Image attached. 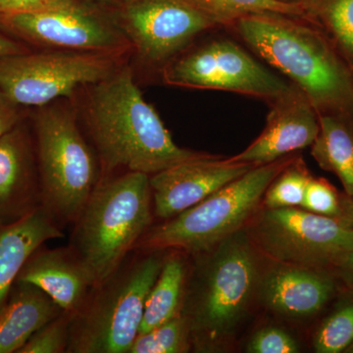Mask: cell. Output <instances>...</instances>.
Wrapping results in <instances>:
<instances>
[{
  "label": "cell",
  "instance_id": "cell-11",
  "mask_svg": "<svg viewBox=\"0 0 353 353\" xmlns=\"http://www.w3.org/2000/svg\"><path fill=\"white\" fill-rule=\"evenodd\" d=\"M122 27L139 57L164 69L218 23L185 0H130L121 13Z\"/></svg>",
  "mask_w": 353,
  "mask_h": 353
},
{
  "label": "cell",
  "instance_id": "cell-7",
  "mask_svg": "<svg viewBox=\"0 0 353 353\" xmlns=\"http://www.w3.org/2000/svg\"><path fill=\"white\" fill-rule=\"evenodd\" d=\"M43 205L63 229L73 225L95 188L99 167L72 114L51 108L36 120Z\"/></svg>",
  "mask_w": 353,
  "mask_h": 353
},
{
  "label": "cell",
  "instance_id": "cell-9",
  "mask_svg": "<svg viewBox=\"0 0 353 353\" xmlns=\"http://www.w3.org/2000/svg\"><path fill=\"white\" fill-rule=\"evenodd\" d=\"M252 236L281 263L321 270L334 269L353 248V230L340 220L297 208L265 209Z\"/></svg>",
  "mask_w": 353,
  "mask_h": 353
},
{
  "label": "cell",
  "instance_id": "cell-13",
  "mask_svg": "<svg viewBox=\"0 0 353 353\" xmlns=\"http://www.w3.org/2000/svg\"><path fill=\"white\" fill-rule=\"evenodd\" d=\"M269 104L266 125L259 138L243 152L227 158L228 161L260 166L314 143L320 131L319 114L303 90L290 82L288 90Z\"/></svg>",
  "mask_w": 353,
  "mask_h": 353
},
{
  "label": "cell",
  "instance_id": "cell-17",
  "mask_svg": "<svg viewBox=\"0 0 353 353\" xmlns=\"http://www.w3.org/2000/svg\"><path fill=\"white\" fill-rule=\"evenodd\" d=\"M43 205L41 179L19 127L0 137V222L19 219Z\"/></svg>",
  "mask_w": 353,
  "mask_h": 353
},
{
  "label": "cell",
  "instance_id": "cell-8",
  "mask_svg": "<svg viewBox=\"0 0 353 353\" xmlns=\"http://www.w3.org/2000/svg\"><path fill=\"white\" fill-rule=\"evenodd\" d=\"M254 57L234 39L216 37L183 51L165 67L163 79L178 87L225 90L269 102L290 82Z\"/></svg>",
  "mask_w": 353,
  "mask_h": 353
},
{
  "label": "cell",
  "instance_id": "cell-25",
  "mask_svg": "<svg viewBox=\"0 0 353 353\" xmlns=\"http://www.w3.org/2000/svg\"><path fill=\"white\" fill-rule=\"evenodd\" d=\"M301 157H296L270 183L263 196L268 209L297 208L303 202L306 185L311 178Z\"/></svg>",
  "mask_w": 353,
  "mask_h": 353
},
{
  "label": "cell",
  "instance_id": "cell-33",
  "mask_svg": "<svg viewBox=\"0 0 353 353\" xmlns=\"http://www.w3.org/2000/svg\"><path fill=\"white\" fill-rule=\"evenodd\" d=\"M340 206V214L336 219L353 230V196H347V194H341Z\"/></svg>",
  "mask_w": 353,
  "mask_h": 353
},
{
  "label": "cell",
  "instance_id": "cell-19",
  "mask_svg": "<svg viewBox=\"0 0 353 353\" xmlns=\"http://www.w3.org/2000/svg\"><path fill=\"white\" fill-rule=\"evenodd\" d=\"M62 312L39 288L15 282L0 308V353H18L32 334Z\"/></svg>",
  "mask_w": 353,
  "mask_h": 353
},
{
  "label": "cell",
  "instance_id": "cell-31",
  "mask_svg": "<svg viewBox=\"0 0 353 353\" xmlns=\"http://www.w3.org/2000/svg\"><path fill=\"white\" fill-rule=\"evenodd\" d=\"M334 270L347 287L353 290V248L334 266Z\"/></svg>",
  "mask_w": 353,
  "mask_h": 353
},
{
  "label": "cell",
  "instance_id": "cell-28",
  "mask_svg": "<svg viewBox=\"0 0 353 353\" xmlns=\"http://www.w3.org/2000/svg\"><path fill=\"white\" fill-rule=\"evenodd\" d=\"M341 194L323 178L311 176L306 185L301 208L315 214L338 218Z\"/></svg>",
  "mask_w": 353,
  "mask_h": 353
},
{
  "label": "cell",
  "instance_id": "cell-15",
  "mask_svg": "<svg viewBox=\"0 0 353 353\" xmlns=\"http://www.w3.org/2000/svg\"><path fill=\"white\" fill-rule=\"evenodd\" d=\"M257 288L262 303L274 312L288 317H309L331 301L336 281L327 270L284 264L271 269Z\"/></svg>",
  "mask_w": 353,
  "mask_h": 353
},
{
  "label": "cell",
  "instance_id": "cell-18",
  "mask_svg": "<svg viewBox=\"0 0 353 353\" xmlns=\"http://www.w3.org/2000/svg\"><path fill=\"white\" fill-rule=\"evenodd\" d=\"M63 236L62 228L43 205L13 222H0V308L32 253L46 241Z\"/></svg>",
  "mask_w": 353,
  "mask_h": 353
},
{
  "label": "cell",
  "instance_id": "cell-27",
  "mask_svg": "<svg viewBox=\"0 0 353 353\" xmlns=\"http://www.w3.org/2000/svg\"><path fill=\"white\" fill-rule=\"evenodd\" d=\"M72 317V313L63 311L32 334L18 353L67 352Z\"/></svg>",
  "mask_w": 353,
  "mask_h": 353
},
{
  "label": "cell",
  "instance_id": "cell-35",
  "mask_svg": "<svg viewBox=\"0 0 353 353\" xmlns=\"http://www.w3.org/2000/svg\"><path fill=\"white\" fill-rule=\"evenodd\" d=\"M277 1L283 2V3L299 4L301 0H277Z\"/></svg>",
  "mask_w": 353,
  "mask_h": 353
},
{
  "label": "cell",
  "instance_id": "cell-26",
  "mask_svg": "<svg viewBox=\"0 0 353 353\" xmlns=\"http://www.w3.org/2000/svg\"><path fill=\"white\" fill-rule=\"evenodd\" d=\"M353 343V299L343 301L319 325L313 336L318 353L347 352Z\"/></svg>",
  "mask_w": 353,
  "mask_h": 353
},
{
  "label": "cell",
  "instance_id": "cell-5",
  "mask_svg": "<svg viewBox=\"0 0 353 353\" xmlns=\"http://www.w3.org/2000/svg\"><path fill=\"white\" fill-rule=\"evenodd\" d=\"M211 252L185 284L182 309L192 345L201 347L236 328L259 287L256 257L243 229Z\"/></svg>",
  "mask_w": 353,
  "mask_h": 353
},
{
  "label": "cell",
  "instance_id": "cell-22",
  "mask_svg": "<svg viewBox=\"0 0 353 353\" xmlns=\"http://www.w3.org/2000/svg\"><path fill=\"white\" fill-rule=\"evenodd\" d=\"M303 17L325 34L353 66V0H301Z\"/></svg>",
  "mask_w": 353,
  "mask_h": 353
},
{
  "label": "cell",
  "instance_id": "cell-21",
  "mask_svg": "<svg viewBox=\"0 0 353 353\" xmlns=\"http://www.w3.org/2000/svg\"><path fill=\"white\" fill-rule=\"evenodd\" d=\"M319 120L311 155L323 170L338 176L345 194L353 196V125L331 116H320Z\"/></svg>",
  "mask_w": 353,
  "mask_h": 353
},
{
  "label": "cell",
  "instance_id": "cell-14",
  "mask_svg": "<svg viewBox=\"0 0 353 353\" xmlns=\"http://www.w3.org/2000/svg\"><path fill=\"white\" fill-rule=\"evenodd\" d=\"M256 165L230 162L219 155L190 160L150 176L153 214L170 219L214 194Z\"/></svg>",
  "mask_w": 353,
  "mask_h": 353
},
{
  "label": "cell",
  "instance_id": "cell-30",
  "mask_svg": "<svg viewBox=\"0 0 353 353\" xmlns=\"http://www.w3.org/2000/svg\"><path fill=\"white\" fill-rule=\"evenodd\" d=\"M19 119L17 104L0 90V137L17 127Z\"/></svg>",
  "mask_w": 353,
  "mask_h": 353
},
{
  "label": "cell",
  "instance_id": "cell-3",
  "mask_svg": "<svg viewBox=\"0 0 353 353\" xmlns=\"http://www.w3.org/2000/svg\"><path fill=\"white\" fill-rule=\"evenodd\" d=\"M153 216L150 176L125 172L101 181L73 223L68 245L94 287L117 270L152 227Z\"/></svg>",
  "mask_w": 353,
  "mask_h": 353
},
{
  "label": "cell",
  "instance_id": "cell-34",
  "mask_svg": "<svg viewBox=\"0 0 353 353\" xmlns=\"http://www.w3.org/2000/svg\"><path fill=\"white\" fill-rule=\"evenodd\" d=\"M25 52L26 50L22 46L0 34V57L20 54V53Z\"/></svg>",
  "mask_w": 353,
  "mask_h": 353
},
{
  "label": "cell",
  "instance_id": "cell-6",
  "mask_svg": "<svg viewBox=\"0 0 353 353\" xmlns=\"http://www.w3.org/2000/svg\"><path fill=\"white\" fill-rule=\"evenodd\" d=\"M294 158L289 155L253 167L196 205L150 227L134 250H180L187 254L211 252L243 229L274 179Z\"/></svg>",
  "mask_w": 353,
  "mask_h": 353
},
{
  "label": "cell",
  "instance_id": "cell-12",
  "mask_svg": "<svg viewBox=\"0 0 353 353\" xmlns=\"http://www.w3.org/2000/svg\"><path fill=\"white\" fill-rule=\"evenodd\" d=\"M0 24L28 41L71 50H109L121 41L108 19L79 0H41L27 10L1 14Z\"/></svg>",
  "mask_w": 353,
  "mask_h": 353
},
{
  "label": "cell",
  "instance_id": "cell-36",
  "mask_svg": "<svg viewBox=\"0 0 353 353\" xmlns=\"http://www.w3.org/2000/svg\"><path fill=\"white\" fill-rule=\"evenodd\" d=\"M345 352L353 353V343L352 345H350V347L347 348V352Z\"/></svg>",
  "mask_w": 353,
  "mask_h": 353
},
{
  "label": "cell",
  "instance_id": "cell-4",
  "mask_svg": "<svg viewBox=\"0 0 353 353\" xmlns=\"http://www.w3.org/2000/svg\"><path fill=\"white\" fill-rule=\"evenodd\" d=\"M167 250H134L92 288L70 325V353H129Z\"/></svg>",
  "mask_w": 353,
  "mask_h": 353
},
{
  "label": "cell",
  "instance_id": "cell-16",
  "mask_svg": "<svg viewBox=\"0 0 353 353\" xmlns=\"http://www.w3.org/2000/svg\"><path fill=\"white\" fill-rule=\"evenodd\" d=\"M16 282L39 288L66 312L75 314L94 288L92 278L69 246L36 250Z\"/></svg>",
  "mask_w": 353,
  "mask_h": 353
},
{
  "label": "cell",
  "instance_id": "cell-1",
  "mask_svg": "<svg viewBox=\"0 0 353 353\" xmlns=\"http://www.w3.org/2000/svg\"><path fill=\"white\" fill-rule=\"evenodd\" d=\"M262 62L307 95L320 116L353 125V66L301 16L265 12L226 28Z\"/></svg>",
  "mask_w": 353,
  "mask_h": 353
},
{
  "label": "cell",
  "instance_id": "cell-23",
  "mask_svg": "<svg viewBox=\"0 0 353 353\" xmlns=\"http://www.w3.org/2000/svg\"><path fill=\"white\" fill-rule=\"evenodd\" d=\"M202 13L226 28L241 18L252 14L277 12L301 16L299 4L283 3L277 0H185Z\"/></svg>",
  "mask_w": 353,
  "mask_h": 353
},
{
  "label": "cell",
  "instance_id": "cell-10",
  "mask_svg": "<svg viewBox=\"0 0 353 353\" xmlns=\"http://www.w3.org/2000/svg\"><path fill=\"white\" fill-rule=\"evenodd\" d=\"M112 73V62L99 53H20L0 57V90L17 105L43 106Z\"/></svg>",
  "mask_w": 353,
  "mask_h": 353
},
{
  "label": "cell",
  "instance_id": "cell-20",
  "mask_svg": "<svg viewBox=\"0 0 353 353\" xmlns=\"http://www.w3.org/2000/svg\"><path fill=\"white\" fill-rule=\"evenodd\" d=\"M167 254L163 266L146 299L139 334L157 328L182 314L188 269L180 250Z\"/></svg>",
  "mask_w": 353,
  "mask_h": 353
},
{
  "label": "cell",
  "instance_id": "cell-2",
  "mask_svg": "<svg viewBox=\"0 0 353 353\" xmlns=\"http://www.w3.org/2000/svg\"><path fill=\"white\" fill-rule=\"evenodd\" d=\"M88 126L103 168L152 176L176 164L211 157L180 148L155 109L145 101L131 70L95 85Z\"/></svg>",
  "mask_w": 353,
  "mask_h": 353
},
{
  "label": "cell",
  "instance_id": "cell-29",
  "mask_svg": "<svg viewBox=\"0 0 353 353\" xmlns=\"http://www.w3.org/2000/svg\"><path fill=\"white\" fill-rule=\"evenodd\" d=\"M246 352L250 353H296L299 347L296 341L284 330L267 327L253 334Z\"/></svg>",
  "mask_w": 353,
  "mask_h": 353
},
{
  "label": "cell",
  "instance_id": "cell-32",
  "mask_svg": "<svg viewBox=\"0 0 353 353\" xmlns=\"http://www.w3.org/2000/svg\"><path fill=\"white\" fill-rule=\"evenodd\" d=\"M39 1L41 0H0V15L27 10Z\"/></svg>",
  "mask_w": 353,
  "mask_h": 353
},
{
  "label": "cell",
  "instance_id": "cell-24",
  "mask_svg": "<svg viewBox=\"0 0 353 353\" xmlns=\"http://www.w3.org/2000/svg\"><path fill=\"white\" fill-rule=\"evenodd\" d=\"M192 345L189 325L182 314L146 333L138 334L129 353H183Z\"/></svg>",
  "mask_w": 353,
  "mask_h": 353
}]
</instances>
